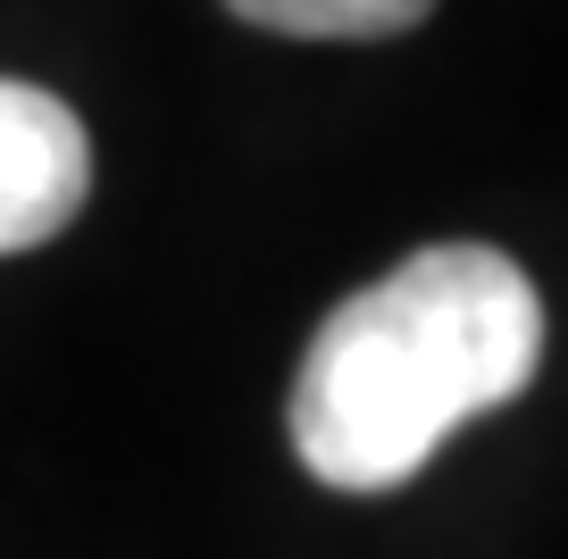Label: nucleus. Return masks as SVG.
Here are the masks:
<instances>
[{
  "label": "nucleus",
  "mask_w": 568,
  "mask_h": 559,
  "mask_svg": "<svg viewBox=\"0 0 568 559\" xmlns=\"http://www.w3.org/2000/svg\"><path fill=\"white\" fill-rule=\"evenodd\" d=\"M226 9L243 26H267V34H293V42H385V34H409L435 0H226Z\"/></svg>",
  "instance_id": "3"
},
{
  "label": "nucleus",
  "mask_w": 568,
  "mask_h": 559,
  "mask_svg": "<svg viewBox=\"0 0 568 559\" xmlns=\"http://www.w3.org/2000/svg\"><path fill=\"white\" fill-rule=\"evenodd\" d=\"M92 193V142L59 92L0 75V260L75 226Z\"/></svg>",
  "instance_id": "2"
},
{
  "label": "nucleus",
  "mask_w": 568,
  "mask_h": 559,
  "mask_svg": "<svg viewBox=\"0 0 568 559\" xmlns=\"http://www.w3.org/2000/svg\"><path fill=\"white\" fill-rule=\"evenodd\" d=\"M544 367V301L494 243H435L352 293L293 376V451L335 492H393Z\"/></svg>",
  "instance_id": "1"
}]
</instances>
